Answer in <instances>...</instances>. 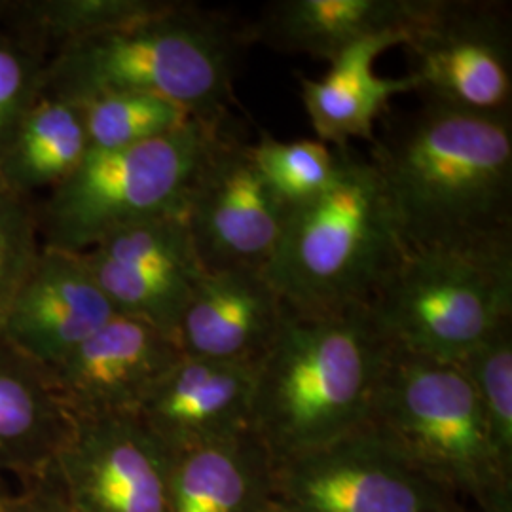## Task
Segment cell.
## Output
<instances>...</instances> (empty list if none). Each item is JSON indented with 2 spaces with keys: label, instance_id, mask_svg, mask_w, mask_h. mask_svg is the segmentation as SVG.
Returning <instances> with one entry per match:
<instances>
[{
  "label": "cell",
  "instance_id": "1",
  "mask_svg": "<svg viewBox=\"0 0 512 512\" xmlns=\"http://www.w3.org/2000/svg\"><path fill=\"white\" fill-rule=\"evenodd\" d=\"M382 124L368 160L406 251L512 245L511 114L421 101Z\"/></svg>",
  "mask_w": 512,
  "mask_h": 512
},
{
  "label": "cell",
  "instance_id": "2",
  "mask_svg": "<svg viewBox=\"0 0 512 512\" xmlns=\"http://www.w3.org/2000/svg\"><path fill=\"white\" fill-rule=\"evenodd\" d=\"M391 344L370 306L291 313L255 365L251 433L274 463L366 425Z\"/></svg>",
  "mask_w": 512,
  "mask_h": 512
},
{
  "label": "cell",
  "instance_id": "3",
  "mask_svg": "<svg viewBox=\"0 0 512 512\" xmlns=\"http://www.w3.org/2000/svg\"><path fill=\"white\" fill-rule=\"evenodd\" d=\"M251 42L249 23L194 2L167 0L145 18L57 48L42 93L73 103L143 93L194 118L220 120L230 116L234 78Z\"/></svg>",
  "mask_w": 512,
  "mask_h": 512
},
{
  "label": "cell",
  "instance_id": "4",
  "mask_svg": "<svg viewBox=\"0 0 512 512\" xmlns=\"http://www.w3.org/2000/svg\"><path fill=\"white\" fill-rule=\"evenodd\" d=\"M404 253L374 165L349 147L329 188L291 211L264 275L285 310L332 313L370 306Z\"/></svg>",
  "mask_w": 512,
  "mask_h": 512
},
{
  "label": "cell",
  "instance_id": "5",
  "mask_svg": "<svg viewBox=\"0 0 512 512\" xmlns=\"http://www.w3.org/2000/svg\"><path fill=\"white\" fill-rule=\"evenodd\" d=\"M420 473L480 512H512V469L458 365L391 346L366 421Z\"/></svg>",
  "mask_w": 512,
  "mask_h": 512
},
{
  "label": "cell",
  "instance_id": "6",
  "mask_svg": "<svg viewBox=\"0 0 512 512\" xmlns=\"http://www.w3.org/2000/svg\"><path fill=\"white\" fill-rule=\"evenodd\" d=\"M232 124L192 118L165 137L128 148H90L73 173L37 203L42 247L86 253L145 220L183 215L207 150Z\"/></svg>",
  "mask_w": 512,
  "mask_h": 512
},
{
  "label": "cell",
  "instance_id": "7",
  "mask_svg": "<svg viewBox=\"0 0 512 512\" xmlns=\"http://www.w3.org/2000/svg\"><path fill=\"white\" fill-rule=\"evenodd\" d=\"M370 310L391 346L458 365L512 317V245L406 251Z\"/></svg>",
  "mask_w": 512,
  "mask_h": 512
},
{
  "label": "cell",
  "instance_id": "8",
  "mask_svg": "<svg viewBox=\"0 0 512 512\" xmlns=\"http://www.w3.org/2000/svg\"><path fill=\"white\" fill-rule=\"evenodd\" d=\"M404 48L423 101L480 114H511L512 25L494 0H421Z\"/></svg>",
  "mask_w": 512,
  "mask_h": 512
},
{
  "label": "cell",
  "instance_id": "9",
  "mask_svg": "<svg viewBox=\"0 0 512 512\" xmlns=\"http://www.w3.org/2000/svg\"><path fill=\"white\" fill-rule=\"evenodd\" d=\"M272 499L293 512H456L458 497L412 467L368 423L272 465Z\"/></svg>",
  "mask_w": 512,
  "mask_h": 512
},
{
  "label": "cell",
  "instance_id": "10",
  "mask_svg": "<svg viewBox=\"0 0 512 512\" xmlns=\"http://www.w3.org/2000/svg\"><path fill=\"white\" fill-rule=\"evenodd\" d=\"M289 215L260 173L253 143L232 120L207 150L184 202L183 219L203 270L264 272Z\"/></svg>",
  "mask_w": 512,
  "mask_h": 512
},
{
  "label": "cell",
  "instance_id": "11",
  "mask_svg": "<svg viewBox=\"0 0 512 512\" xmlns=\"http://www.w3.org/2000/svg\"><path fill=\"white\" fill-rule=\"evenodd\" d=\"M44 478L74 512H169L171 454L135 416L73 418Z\"/></svg>",
  "mask_w": 512,
  "mask_h": 512
},
{
  "label": "cell",
  "instance_id": "12",
  "mask_svg": "<svg viewBox=\"0 0 512 512\" xmlns=\"http://www.w3.org/2000/svg\"><path fill=\"white\" fill-rule=\"evenodd\" d=\"M181 355L171 334L116 313L46 372L73 418L135 416Z\"/></svg>",
  "mask_w": 512,
  "mask_h": 512
},
{
  "label": "cell",
  "instance_id": "13",
  "mask_svg": "<svg viewBox=\"0 0 512 512\" xmlns=\"http://www.w3.org/2000/svg\"><path fill=\"white\" fill-rule=\"evenodd\" d=\"M112 315L82 256L42 247L0 319V340L50 370Z\"/></svg>",
  "mask_w": 512,
  "mask_h": 512
},
{
  "label": "cell",
  "instance_id": "14",
  "mask_svg": "<svg viewBox=\"0 0 512 512\" xmlns=\"http://www.w3.org/2000/svg\"><path fill=\"white\" fill-rule=\"evenodd\" d=\"M255 365L181 355L135 418L173 456L251 433Z\"/></svg>",
  "mask_w": 512,
  "mask_h": 512
},
{
  "label": "cell",
  "instance_id": "15",
  "mask_svg": "<svg viewBox=\"0 0 512 512\" xmlns=\"http://www.w3.org/2000/svg\"><path fill=\"white\" fill-rule=\"evenodd\" d=\"M285 306L260 270L205 272L175 329L183 355L256 365L272 344Z\"/></svg>",
  "mask_w": 512,
  "mask_h": 512
},
{
  "label": "cell",
  "instance_id": "16",
  "mask_svg": "<svg viewBox=\"0 0 512 512\" xmlns=\"http://www.w3.org/2000/svg\"><path fill=\"white\" fill-rule=\"evenodd\" d=\"M406 29L361 38L330 59L321 78H300V95L311 128L321 143L346 150L355 139L370 141L391 97L416 92L414 80L374 73V61L389 48L404 46Z\"/></svg>",
  "mask_w": 512,
  "mask_h": 512
},
{
  "label": "cell",
  "instance_id": "17",
  "mask_svg": "<svg viewBox=\"0 0 512 512\" xmlns=\"http://www.w3.org/2000/svg\"><path fill=\"white\" fill-rule=\"evenodd\" d=\"M421 0H275L249 23L253 42L327 59L361 38L406 29Z\"/></svg>",
  "mask_w": 512,
  "mask_h": 512
},
{
  "label": "cell",
  "instance_id": "18",
  "mask_svg": "<svg viewBox=\"0 0 512 512\" xmlns=\"http://www.w3.org/2000/svg\"><path fill=\"white\" fill-rule=\"evenodd\" d=\"M71 425L48 372L0 340V473L44 478Z\"/></svg>",
  "mask_w": 512,
  "mask_h": 512
},
{
  "label": "cell",
  "instance_id": "19",
  "mask_svg": "<svg viewBox=\"0 0 512 512\" xmlns=\"http://www.w3.org/2000/svg\"><path fill=\"white\" fill-rule=\"evenodd\" d=\"M272 499V461L253 433L171 456L169 512H258Z\"/></svg>",
  "mask_w": 512,
  "mask_h": 512
},
{
  "label": "cell",
  "instance_id": "20",
  "mask_svg": "<svg viewBox=\"0 0 512 512\" xmlns=\"http://www.w3.org/2000/svg\"><path fill=\"white\" fill-rule=\"evenodd\" d=\"M78 103L40 93L0 158V183L37 205L88 154Z\"/></svg>",
  "mask_w": 512,
  "mask_h": 512
},
{
  "label": "cell",
  "instance_id": "21",
  "mask_svg": "<svg viewBox=\"0 0 512 512\" xmlns=\"http://www.w3.org/2000/svg\"><path fill=\"white\" fill-rule=\"evenodd\" d=\"M167 0H4L8 16L57 48L128 25L164 8Z\"/></svg>",
  "mask_w": 512,
  "mask_h": 512
},
{
  "label": "cell",
  "instance_id": "22",
  "mask_svg": "<svg viewBox=\"0 0 512 512\" xmlns=\"http://www.w3.org/2000/svg\"><path fill=\"white\" fill-rule=\"evenodd\" d=\"M88 147L128 148L184 128L194 116L183 107L143 93H110L78 103Z\"/></svg>",
  "mask_w": 512,
  "mask_h": 512
},
{
  "label": "cell",
  "instance_id": "23",
  "mask_svg": "<svg viewBox=\"0 0 512 512\" xmlns=\"http://www.w3.org/2000/svg\"><path fill=\"white\" fill-rule=\"evenodd\" d=\"M50 59L52 48L19 27L0 0V158L40 97Z\"/></svg>",
  "mask_w": 512,
  "mask_h": 512
},
{
  "label": "cell",
  "instance_id": "24",
  "mask_svg": "<svg viewBox=\"0 0 512 512\" xmlns=\"http://www.w3.org/2000/svg\"><path fill=\"white\" fill-rule=\"evenodd\" d=\"M253 156L266 183L291 211L323 194L338 169V150L310 139L277 141L262 135Z\"/></svg>",
  "mask_w": 512,
  "mask_h": 512
},
{
  "label": "cell",
  "instance_id": "25",
  "mask_svg": "<svg viewBox=\"0 0 512 512\" xmlns=\"http://www.w3.org/2000/svg\"><path fill=\"white\" fill-rule=\"evenodd\" d=\"M458 366L475 389L499 456L512 469V317L499 323Z\"/></svg>",
  "mask_w": 512,
  "mask_h": 512
},
{
  "label": "cell",
  "instance_id": "26",
  "mask_svg": "<svg viewBox=\"0 0 512 512\" xmlns=\"http://www.w3.org/2000/svg\"><path fill=\"white\" fill-rule=\"evenodd\" d=\"M40 251L37 205L0 183V319Z\"/></svg>",
  "mask_w": 512,
  "mask_h": 512
},
{
  "label": "cell",
  "instance_id": "27",
  "mask_svg": "<svg viewBox=\"0 0 512 512\" xmlns=\"http://www.w3.org/2000/svg\"><path fill=\"white\" fill-rule=\"evenodd\" d=\"M4 512H74L48 478L25 484L18 495H2Z\"/></svg>",
  "mask_w": 512,
  "mask_h": 512
},
{
  "label": "cell",
  "instance_id": "28",
  "mask_svg": "<svg viewBox=\"0 0 512 512\" xmlns=\"http://www.w3.org/2000/svg\"><path fill=\"white\" fill-rule=\"evenodd\" d=\"M258 512H293V511H289V509H287V507H283V505H281V503H277V501H275V499H270V501H268V503H266V505H264V507H262V509H260V511Z\"/></svg>",
  "mask_w": 512,
  "mask_h": 512
},
{
  "label": "cell",
  "instance_id": "29",
  "mask_svg": "<svg viewBox=\"0 0 512 512\" xmlns=\"http://www.w3.org/2000/svg\"><path fill=\"white\" fill-rule=\"evenodd\" d=\"M0 512H4V507H2V495H0Z\"/></svg>",
  "mask_w": 512,
  "mask_h": 512
},
{
  "label": "cell",
  "instance_id": "30",
  "mask_svg": "<svg viewBox=\"0 0 512 512\" xmlns=\"http://www.w3.org/2000/svg\"><path fill=\"white\" fill-rule=\"evenodd\" d=\"M456 512H467V511H465V509H459V511H456Z\"/></svg>",
  "mask_w": 512,
  "mask_h": 512
}]
</instances>
